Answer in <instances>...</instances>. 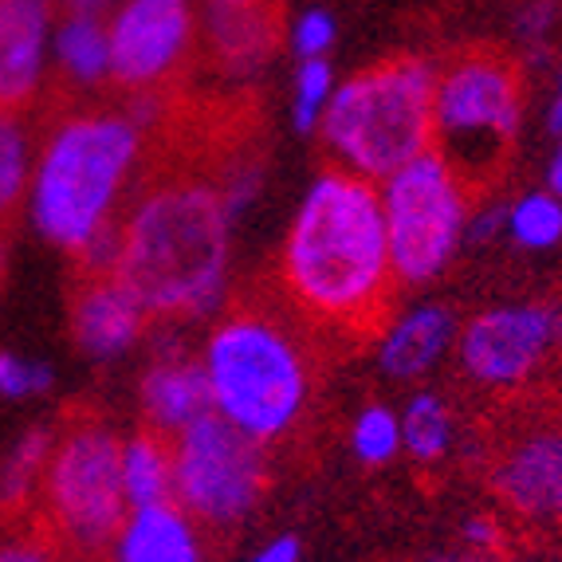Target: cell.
<instances>
[{"instance_id":"obj_28","label":"cell","mask_w":562,"mask_h":562,"mask_svg":"<svg viewBox=\"0 0 562 562\" xmlns=\"http://www.w3.org/2000/svg\"><path fill=\"white\" fill-rule=\"evenodd\" d=\"M330 40H335V20L327 12H307L295 29V47H300L303 59H319L330 47Z\"/></svg>"},{"instance_id":"obj_4","label":"cell","mask_w":562,"mask_h":562,"mask_svg":"<svg viewBox=\"0 0 562 562\" xmlns=\"http://www.w3.org/2000/svg\"><path fill=\"white\" fill-rule=\"evenodd\" d=\"M142 158V122L114 106H79L52 126L36 166L40 233L76 256L111 225L119 193Z\"/></svg>"},{"instance_id":"obj_17","label":"cell","mask_w":562,"mask_h":562,"mask_svg":"<svg viewBox=\"0 0 562 562\" xmlns=\"http://www.w3.org/2000/svg\"><path fill=\"white\" fill-rule=\"evenodd\" d=\"M452 335H457V315L445 303H429V307L409 311L405 319L390 323V330L382 335V366L390 378H422L445 350L452 347Z\"/></svg>"},{"instance_id":"obj_30","label":"cell","mask_w":562,"mask_h":562,"mask_svg":"<svg viewBox=\"0 0 562 562\" xmlns=\"http://www.w3.org/2000/svg\"><path fill=\"white\" fill-rule=\"evenodd\" d=\"M252 562H300V539H295V535H283V539L263 547Z\"/></svg>"},{"instance_id":"obj_10","label":"cell","mask_w":562,"mask_h":562,"mask_svg":"<svg viewBox=\"0 0 562 562\" xmlns=\"http://www.w3.org/2000/svg\"><path fill=\"white\" fill-rule=\"evenodd\" d=\"M562 342L559 303L492 307L460 330V370L484 390H519Z\"/></svg>"},{"instance_id":"obj_35","label":"cell","mask_w":562,"mask_h":562,"mask_svg":"<svg viewBox=\"0 0 562 562\" xmlns=\"http://www.w3.org/2000/svg\"><path fill=\"white\" fill-rule=\"evenodd\" d=\"M67 4H76V9H94V4H103V0H67Z\"/></svg>"},{"instance_id":"obj_3","label":"cell","mask_w":562,"mask_h":562,"mask_svg":"<svg viewBox=\"0 0 562 562\" xmlns=\"http://www.w3.org/2000/svg\"><path fill=\"white\" fill-rule=\"evenodd\" d=\"M213 409L252 441H280L311 402L315 358L280 307L236 295L205 342Z\"/></svg>"},{"instance_id":"obj_6","label":"cell","mask_w":562,"mask_h":562,"mask_svg":"<svg viewBox=\"0 0 562 562\" xmlns=\"http://www.w3.org/2000/svg\"><path fill=\"white\" fill-rule=\"evenodd\" d=\"M524 76L504 47L452 52L432 87V150L449 161L469 201L504 178L519 131Z\"/></svg>"},{"instance_id":"obj_25","label":"cell","mask_w":562,"mask_h":562,"mask_svg":"<svg viewBox=\"0 0 562 562\" xmlns=\"http://www.w3.org/2000/svg\"><path fill=\"white\" fill-rule=\"evenodd\" d=\"M402 445V425L385 405H366L355 422V452L366 464H385Z\"/></svg>"},{"instance_id":"obj_13","label":"cell","mask_w":562,"mask_h":562,"mask_svg":"<svg viewBox=\"0 0 562 562\" xmlns=\"http://www.w3.org/2000/svg\"><path fill=\"white\" fill-rule=\"evenodd\" d=\"M67 315L79 350L91 358L122 355L142 335V323L150 319L131 291L114 280V272H79V268L67 291Z\"/></svg>"},{"instance_id":"obj_26","label":"cell","mask_w":562,"mask_h":562,"mask_svg":"<svg viewBox=\"0 0 562 562\" xmlns=\"http://www.w3.org/2000/svg\"><path fill=\"white\" fill-rule=\"evenodd\" d=\"M327 94H330V64H323V56L303 59L300 76H295V126L300 131L315 126Z\"/></svg>"},{"instance_id":"obj_7","label":"cell","mask_w":562,"mask_h":562,"mask_svg":"<svg viewBox=\"0 0 562 562\" xmlns=\"http://www.w3.org/2000/svg\"><path fill=\"white\" fill-rule=\"evenodd\" d=\"M122 441L94 413H67L40 476V516L76 554H103L126 524Z\"/></svg>"},{"instance_id":"obj_24","label":"cell","mask_w":562,"mask_h":562,"mask_svg":"<svg viewBox=\"0 0 562 562\" xmlns=\"http://www.w3.org/2000/svg\"><path fill=\"white\" fill-rule=\"evenodd\" d=\"M507 228L524 248H554L562 240V201L554 193H527L512 213H507Z\"/></svg>"},{"instance_id":"obj_23","label":"cell","mask_w":562,"mask_h":562,"mask_svg":"<svg viewBox=\"0 0 562 562\" xmlns=\"http://www.w3.org/2000/svg\"><path fill=\"white\" fill-rule=\"evenodd\" d=\"M402 441L417 460H441L452 445V413L437 394H417L405 409Z\"/></svg>"},{"instance_id":"obj_27","label":"cell","mask_w":562,"mask_h":562,"mask_svg":"<svg viewBox=\"0 0 562 562\" xmlns=\"http://www.w3.org/2000/svg\"><path fill=\"white\" fill-rule=\"evenodd\" d=\"M52 374H47V366H32V362H20L16 355H0V394L4 397H29L47 390Z\"/></svg>"},{"instance_id":"obj_29","label":"cell","mask_w":562,"mask_h":562,"mask_svg":"<svg viewBox=\"0 0 562 562\" xmlns=\"http://www.w3.org/2000/svg\"><path fill=\"white\" fill-rule=\"evenodd\" d=\"M504 205H492L484 209V213H476V221L469 225V240L472 244H487V240H496L499 233H504Z\"/></svg>"},{"instance_id":"obj_12","label":"cell","mask_w":562,"mask_h":562,"mask_svg":"<svg viewBox=\"0 0 562 562\" xmlns=\"http://www.w3.org/2000/svg\"><path fill=\"white\" fill-rule=\"evenodd\" d=\"M492 492L531 524H562V425L535 422L507 437L492 464Z\"/></svg>"},{"instance_id":"obj_19","label":"cell","mask_w":562,"mask_h":562,"mask_svg":"<svg viewBox=\"0 0 562 562\" xmlns=\"http://www.w3.org/2000/svg\"><path fill=\"white\" fill-rule=\"evenodd\" d=\"M122 476H126L131 507L169 504L173 499V441L142 425V432L122 452Z\"/></svg>"},{"instance_id":"obj_1","label":"cell","mask_w":562,"mask_h":562,"mask_svg":"<svg viewBox=\"0 0 562 562\" xmlns=\"http://www.w3.org/2000/svg\"><path fill=\"white\" fill-rule=\"evenodd\" d=\"M280 291L307 327L335 342H382L394 323L397 276L378 189L350 169H323L291 221Z\"/></svg>"},{"instance_id":"obj_36","label":"cell","mask_w":562,"mask_h":562,"mask_svg":"<svg viewBox=\"0 0 562 562\" xmlns=\"http://www.w3.org/2000/svg\"><path fill=\"white\" fill-rule=\"evenodd\" d=\"M213 4H252V0H213Z\"/></svg>"},{"instance_id":"obj_2","label":"cell","mask_w":562,"mask_h":562,"mask_svg":"<svg viewBox=\"0 0 562 562\" xmlns=\"http://www.w3.org/2000/svg\"><path fill=\"white\" fill-rule=\"evenodd\" d=\"M225 189L193 161L154 154L119 221L114 280L158 319H201L221 303L228 263Z\"/></svg>"},{"instance_id":"obj_20","label":"cell","mask_w":562,"mask_h":562,"mask_svg":"<svg viewBox=\"0 0 562 562\" xmlns=\"http://www.w3.org/2000/svg\"><path fill=\"white\" fill-rule=\"evenodd\" d=\"M59 64L76 83H99L111 71V40L94 16H71L59 32Z\"/></svg>"},{"instance_id":"obj_16","label":"cell","mask_w":562,"mask_h":562,"mask_svg":"<svg viewBox=\"0 0 562 562\" xmlns=\"http://www.w3.org/2000/svg\"><path fill=\"white\" fill-rule=\"evenodd\" d=\"M280 4L252 0V4H213L205 16L209 59L225 71H252L280 47Z\"/></svg>"},{"instance_id":"obj_34","label":"cell","mask_w":562,"mask_h":562,"mask_svg":"<svg viewBox=\"0 0 562 562\" xmlns=\"http://www.w3.org/2000/svg\"><path fill=\"white\" fill-rule=\"evenodd\" d=\"M432 562H496V559H487V554H464V559H432Z\"/></svg>"},{"instance_id":"obj_9","label":"cell","mask_w":562,"mask_h":562,"mask_svg":"<svg viewBox=\"0 0 562 562\" xmlns=\"http://www.w3.org/2000/svg\"><path fill=\"white\" fill-rule=\"evenodd\" d=\"M263 484L268 464L260 441L216 409L173 437V496L209 527H233L248 516Z\"/></svg>"},{"instance_id":"obj_8","label":"cell","mask_w":562,"mask_h":562,"mask_svg":"<svg viewBox=\"0 0 562 562\" xmlns=\"http://www.w3.org/2000/svg\"><path fill=\"white\" fill-rule=\"evenodd\" d=\"M385 236L397 283L441 276L469 228V193L437 150L402 166L382 189Z\"/></svg>"},{"instance_id":"obj_11","label":"cell","mask_w":562,"mask_h":562,"mask_svg":"<svg viewBox=\"0 0 562 562\" xmlns=\"http://www.w3.org/2000/svg\"><path fill=\"white\" fill-rule=\"evenodd\" d=\"M106 40L111 79L122 91L134 99L173 91L193 56V12L186 0H126Z\"/></svg>"},{"instance_id":"obj_18","label":"cell","mask_w":562,"mask_h":562,"mask_svg":"<svg viewBox=\"0 0 562 562\" xmlns=\"http://www.w3.org/2000/svg\"><path fill=\"white\" fill-rule=\"evenodd\" d=\"M114 554L119 562H205L198 531L173 504L134 507L119 531Z\"/></svg>"},{"instance_id":"obj_21","label":"cell","mask_w":562,"mask_h":562,"mask_svg":"<svg viewBox=\"0 0 562 562\" xmlns=\"http://www.w3.org/2000/svg\"><path fill=\"white\" fill-rule=\"evenodd\" d=\"M0 562H67V547L36 507L0 512Z\"/></svg>"},{"instance_id":"obj_5","label":"cell","mask_w":562,"mask_h":562,"mask_svg":"<svg viewBox=\"0 0 562 562\" xmlns=\"http://www.w3.org/2000/svg\"><path fill=\"white\" fill-rule=\"evenodd\" d=\"M432 87L437 71L422 56L362 67L330 94L323 114L327 150L366 181L394 178L432 150Z\"/></svg>"},{"instance_id":"obj_31","label":"cell","mask_w":562,"mask_h":562,"mask_svg":"<svg viewBox=\"0 0 562 562\" xmlns=\"http://www.w3.org/2000/svg\"><path fill=\"white\" fill-rule=\"evenodd\" d=\"M464 535H469V543L472 547H496V524L492 519H469L464 524Z\"/></svg>"},{"instance_id":"obj_14","label":"cell","mask_w":562,"mask_h":562,"mask_svg":"<svg viewBox=\"0 0 562 562\" xmlns=\"http://www.w3.org/2000/svg\"><path fill=\"white\" fill-rule=\"evenodd\" d=\"M205 413H213V385H209L205 362L169 350L142 378V417L146 429L161 432V437H178L193 422H201Z\"/></svg>"},{"instance_id":"obj_32","label":"cell","mask_w":562,"mask_h":562,"mask_svg":"<svg viewBox=\"0 0 562 562\" xmlns=\"http://www.w3.org/2000/svg\"><path fill=\"white\" fill-rule=\"evenodd\" d=\"M547 181H551V193L562 201V138H559V150L551 158V169H547Z\"/></svg>"},{"instance_id":"obj_15","label":"cell","mask_w":562,"mask_h":562,"mask_svg":"<svg viewBox=\"0 0 562 562\" xmlns=\"http://www.w3.org/2000/svg\"><path fill=\"white\" fill-rule=\"evenodd\" d=\"M47 4L0 0V111L20 114L36 99L44 76Z\"/></svg>"},{"instance_id":"obj_22","label":"cell","mask_w":562,"mask_h":562,"mask_svg":"<svg viewBox=\"0 0 562 562\" xmlns=\"http://www.w3.org/2000/svg\"><path fill=\"white\" fill-rule=\"evenodd\" d=\"M29 193V131L20 114L0 111V225H12Z\"/></svg>"},{"instance_id":"obj_33","label":"cell","mask_w":562,"mask_h":562,"mask_svg":"<svg viewBox=\"0 0 562 562\" xmlns=\"http://www.w3.org/2000/svg\"><path fill=\"white\" fill-rule=\"evenodd\" d=\"M551 131L562 134V83H559V94H554V106H551Z\"/></svg>"}]
</instances>
